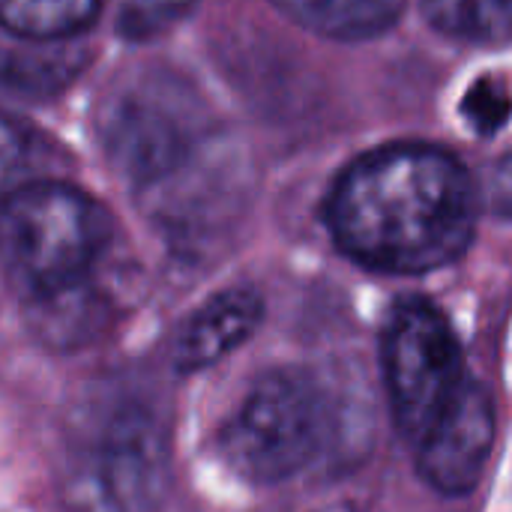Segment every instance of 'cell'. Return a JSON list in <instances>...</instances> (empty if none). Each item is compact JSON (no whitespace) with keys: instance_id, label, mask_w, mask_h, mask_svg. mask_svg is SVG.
<instances>
[{"instance_id":"obj_1","label":"cell","mask_w":512,"mask_h":512,"mask_svg":"<svg viewBox=\"0 0 512 512\" xmlns=\"http://www.w3.org/2000/svg\"><path fill=\"white\" fill-rule=\"evenodd\" d=\"M324 216L336 246L360 267L423 276L468 252L477 189L453 153L432 144H387L342 171Z\"/></svg>"},{"instance_id":"obj_2","label":"cell","mask_w":512,"mask_h":512,"mask_svg":"<svg viewBox=\"0 0 512 512\" xmlns=\"http://www.w3.org/2000/svg\"><path fill=\"white\" fill-rule=\"evenodd\" d=\"M171 480V447L156 411L129 393H111L75 423L69 438L63 512H159Z\"/></svg>"},{"instance_id":"obj_3","label":"cell","mask_w":512,"mask_h":512,"mask_svg":"<svg viewBox=\"0 0 512 512\" xmlns=\"http://www.w3.org/2000/svg\"><path fill=\"white\" fill-rule=\"evenodd\" d=\"M108 210L69 183L33 180L0 201V270L24 303L78 288L111 246Z\"/></svg>"},{"instance_id":"obj_4","label":"cell","mask_w":512,"mask_h":512,"mask_svg":"<svg viewBox=\"0 0 512 512\" xmlns=\"http://www.w3.org/2000/svg\"><path fill=\"white\" fill-rule=\"evenodd\" d=\"M327 399L297 366L261 372L219 435L228 468L252 486H279L312 465L324 444Z\"/></svg>"},{"instance_id":"obj_5","label":"cell","mask_w":512,"mask_h":512,"mask_svg":"<svg viewBox=\"0 0 512 512\" xmlns=\"http://www.w3.org/2000/svg\"><path fill=\"white\" fill-rule=\"evenodd\" d=\"M381 372L399 435L414 447L468 381L456 330L423 300H399L381 336Z\"/></svg>"},{"instance_id":"obj_6","label":"cell","mask_w":512,"mask_h":512,"mask_svg":"<svg viewBox=\"0 0 512 512\" xmlns=\"http://www.w3.org/2000/svg\"><path fill=\"white\" fill-rule=\"evenodd\" d=\"M198 129L189 93L159 75L126 84L102 111V147L135 186L174 177L192 156Z\"/></svg>"},{"instance_id":"obj_7","label":"cell","mask_w":512,"mask_h":512,"mask_svg":"<svg viewBox=\"0 0 512 512\" xmlns=\"http://www.w3.org/2000/svg\"><path fill=\"white\" fill-rule=\"evenodd\" d=\"M495 447L492 393L468 378L432 429L414 444L420 477L447 498L471 495L489 465Z\"/></svg>"},{"instance_id":"obj_8","label":"cell","mask_w":512,"mask_h":512,"mask_svg":"<svg viewBox=\"0 0 512 512\" xmlns=\"http://www.w3.org/2000/svg\"><path fill=\"white\" fill-rule=\"evenodd\" d=\"M264 321V300L255 288L237 285L213 294L198 306L174 339V369L183 375L204 372L243 348Z\"/></svg>"},{"instance_id":"obj_9","label":"cell","mask_w":512,"mask_h":512,"mask_svg":"<svg viewBox=\"0 0 512 512\" xmlns=\"http://www.w3.org/2000/svg\"><path fill=\"white\" fill-rule=\"evenodd\" d=\"M27 306V327L33 336L54 348V351H75L93 342L105 324H108V303L93 288V282H84L78 288L24 303Z\"/></svg>"},{"instance_id":"obj_10","label":"cell","mask_w":512,"mask_h":512,"mask_svg":"<svg viewBox=\"0 0 512 512\" xmlns=\"http://www.w3.org/2000/svg\"><path fill=\"white\" fill-rule=\"evenodd\" d=\"M300 27L336 39L363 42L387 33L405 12L408 0H273Z\"/></svg>"},{"instance_id":"obj_11","label":"cell","mask_w":512,"mask_h":512,"mask_svg":"<svg viewBox=\"0 0 512 512\" xmlns=\"http://www.w3.org/2000/svg\"><path fill=\"white\" fill-rule=\"evenodd\" d=\"M99 0H0V27L27 42H60L87 30Z\"/></svg>"},{"instance_id":"obj_12","label":"cell","mask_w":512,"mask_h":512,"mask_svg":"<svg viewBox=\"0 0 512 512\" xmlns=\"http://www.w3.org/2000/svg\"><path fill=\"white\" fill-rule=\"evenodd\" d=\"M423 15L453 39L480 45L510 42V0H423Z\"/></svg>"},{"instance_id":"obj_13","label":"cell","mask_w":512,"mask_h":512,"mask_svg":"<svg viewBox=\"0 0 512 512\" xmlns=\"http://www.w3.org/2000/svg\"><path fill=\"white\" fill-rule=\"evenodd\" d=\"M81 66V57L69 48L39 51H0V87L21 96L60 90Z\"/></svg>"},{"instance_id":"obj_14","label":"cell","mask_w":512,"mask_h":512,"mask_svg":"<svg viewBox=\"0 0 512 512\" xmlns=\"http://www.w3.org/2000/svg\"><path fill=\"white\" fill-rule=\"evenodd\" d=\"M195 0H117V30L129 39H147L174 24Z\"/></svg>"},{"instance_id":"obj_15","label":"cell","mask_w":512,"mask_h":512,"mask_svg":"<svg viewBox=\"0 0 512 512\" xmlns=\"http://www.w3.org/2000/svg\"><path fill=\"white\" fill-rule=\"evenodd\" d=\"M462 114L474 126L477 135H495L498 129H504L510 117V96H507L504 81L486 75L477 84H471L462 102Z\"/></svg>"},{"instance_id":"obj_16","label":"cell","mask_w":512,"mask_h":512,"mask_svg":"<svg viewBox=\"0 0 512 512\" xmlns=\"http://www.w3.org/2000/svg\"><path fill=\"white\" fill-rule=\"evenodd\" d=\"M30 135L21 123L0 114V201L9 198L18 186H24L30 171Z\"/></svg>"}]
</instances>
